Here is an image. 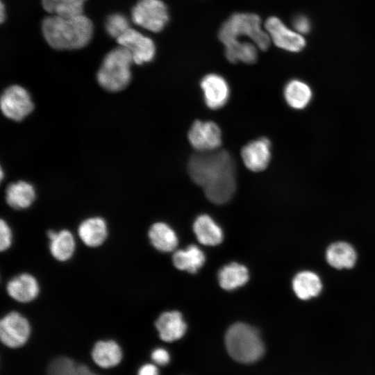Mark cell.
Masks as SVG:
<instances>
[{
  "instance_id": "cell-1",
  "label": "cell",
  "mask_w": 375,
  "mask_h": 375,
  "mask_svg": "<svg viewBox=\"0 0 375 375\" xmlns=\"http://www.w3.org/2000/svg\"><path fill=\"white\" fill-rule=\"evenodd\" d=\"M48 44L58 50L78 49L86 46L93 35V24L85 15L63 17L52 15L42 23Z\"/></svg>"
},
{
  "instance_id": "cell-2",
  "label": "cell",
  "mask_w": 375,
  "mask_h": 375,
  "mask_svg": "<svg viewBox=\"0 0 375 375\" xmlns=\"http://www.w3.org/2000/svg\"><path fill=\"white\" fill-rule=\"evenodd\" d=\"M247 38L259 50L266 51L271 40L260 17L251 12H235L222 24L218 38L224 45L233 40Z\"/></svg>"
},
{
  "instance_id": "cell-3",
  "label": "cell",
  "mask_w": 375,
  "mask_h": 375,
  "mask_svg": "<svg viewBox=\"0 0 375 375\" xmlns=\"http://www.w3.org/2000/svg\"><path fill=\"white\" fill-rule=\"evenodd\" d=\"M188 173L196 184L204 188L226 174L235 173V165L226 151L198 152L189 160Z\"/></svg>"
},
{
  "instance_id": "cell-4",
  "label": "cell",
  "mask_w": 375,
  "mask_h": 375,
  "mask_svg": "<svg viewBox=\"0 0 375 375\" xmlns=\"http://www.w3.org/2000/svg\"><path fill=\"white\" fill-rule=\"evenodd\" d=\"M225 344L229 355L243 363L257 361L265 351L264 344L258 332L249 325L240 322L228 328Z\"/></svg>"
},
{
  "instance_id": "cell-5",
  "label": "cell",
  "mask_w": 375,
  "mask_h": 375,
  "mask_svg": "<svg viewBox=\"0 0 375 375\" xmlns=\"http://www.w3.org/2000/svg\"><path fill=\"white\" fill-rule=\"evenodd\" d=\"M131 52L123 47L109 51L104 57L97 74L99 84L105 90L116 92L125 89L131 79Z\"/></svg>"
},
{
  "instance_id": "cell-6",
  "label": "cell",
  "mask_w": 375,
  "mask_h": 375,
  "mask_svg": "<svg viewBox=\"0 0 375 375\" xmlns=\"http://www.w3.org/2000/svg\"><path fill=\"white\" fill-rule=\"evenodd\" d=\"M131 18L136 25L158 33L167 25L169 15L162 0H139L132 8Z\"/></svg>"
},
{
  "instance_id": "cell-7",
  "label": "cell",
  "mask_w": 375,
  "mask_h": 375,
  "mask_svg": "<svg viewBox=\"0 0 375 375\" xmlns=\"http://www.w3.org/2000/svg\"><path fill=\"white\" fill-rule=\"evenodd\" d=\"M263 26L271 42L280 49L296 53L301 51L306 46L303 35L288 27L277 17H268Z\"/></svg>"
},
{
  "instance_id": "cell-8",
  "label": "cell",
  "mask_w": 375,
  "mask_h": 375,
  "mask_svg": "<svg viewBox=\"0 0 375 375\" xmlns=\"http://www.w3.org/2000/svg\"><path fill=\"white\" fill-rule=\"evenodd\" d=\"M30 333L29 322L18 312L11 311L1 319V341L10 348H18L23 346L27 342Z\"/></svg>"
},
{
  "instance_id": "cell-9",
  "label": "cell",
  "mask_w": 375,
  "mask_h": 375,
  "mask_svg": "<svg viewBox=\"0 0 375 375\" xmlns=\"http://www.w3.org/2000/svg\"><path fill=\"white\" fill-rule=\"evenodd\" d=\"M33 103L29 93L17 85L10 86L1 97V109L3 114L14 121H22L33 109Z\"/></svg>"
},
{
  "instance_id": "cell-10",
  "label": "cell",
  "mask_w": 375,
  "mask_h": 375,
  "mask_svg": "<svg viewBox=\"0 0 375 375\" xmlns=\"http://www.w3.org/2000/svg\"><path fill=\"white\" fill-rule=\"evenodd\" d=\"M188 140L198 152L217 150L222 143L219 127L211 121H195L188 132Z\"/></svg>"
},
{
  "instance_id": "cell-11",
  "label": "cell",
  "mask_w": 375,
  "mask_h": 375,
  "mask_svg": "<svg viewBox=\"0 0 375 375\" xmlns=\"http://www.w3.org/2000/svg\"><path fill=\"white\" fill-rule=\"evenodd\" d=\"M117 42L131 52L133 62L137 65L149 62L155 56L156 46L153 41L135 29L129 28L117 39Z\"/></svg>"
},
{
  "instance_id": "cell-12",
  "label": "cell",
  "mask_w": 375,
  "mask_h": 375,
  "mask_svg": "<svg viewBox=\"0 0 375 375\" xmlns=\"http://www.w3.org/2000/svg\"><path fill=\"white\" fill-rule=\"evenodd\" d=\"M200 85L205 103L209 108L219 109L226 103L230 90L224 77L215 73L208 74L201 79Z\"/></svg>"
},
{
  "instance_id": "cell-13",
  "label": "cell",
  "mask_w": 375,
  "mask_h": 375,
  "mask_svg": "<svg viewBox=\"0 0 375 375\" xmlns=\"http://www.w3.org/2000/svg\"><path fill=\"white\" fill-rule=\"evenodd\" d=\"M271 143L265 138L251 141L241 151L244 165L255 172L267 168L271 160Z\"/></svg>"
},
{
  "instance_id": "cell-14",
  "label": "cell",
  "mask_w": 375,
  "mask_h": 375,
  "mask_svg": "<svg viewBox=\"0 0 375 375\" xmlns=\"http://www.w3.org/2000/svg\"><path fill=\"white\" fill-rule=\"evenodd\" d=\"M6 292L15 301L26 303L33 301L38 297L40 285L35 276L28 273H23L8 282Z\"/></svg>"
},
{
  "instance_id": "cell-15",
  "label": "cell",
  "mask_w": 375,
  "mask_h": 375,
  "mask_svg": "<svg viewBox=\"0 0 375 375\" xmlns=\"http://www.w3.org/2000/svg\"><path fill=\"white\" fill-rule=\"evenodd\" d=\"M78 234L86 246L92 248L98 247L103 244L107 238V224L100 217H89L79 224Z\"/></svg>"
},
{
  "instance_id": "cell-16",
  "label": "cell",
  "mask_w": 375,
  "mask_h": 375,
  "mask_svg": "<svg viewBox=\"0 0 375 375\" xmlns=\"http://www.w3.org/2000/svg\"><path fill=\"white\" fill-rule=\"evenodd\" d=\"M47 235L49 240L50 253L56 260L65 262L73 256L76 249V241L69 231L49 230Z\"/></svg>"
},
{
  "instance_id": "cell-17",
  "label": "cell",
  "mask_w": 375,
  "mask_h": 375,
  "mask_svg": "<svg viewBox=\"0 0 375 375\" xmlns=\"http://www.w3.org/2000/svg\"><path fill=\"white\" fill-rule=\"evenodd\" d=\"M160 338L166 342L180 339L185 334L186 324L178 311L163 312L156 322Z\"/></svg>"
},
{
  "instance_id": "cell-18",
  "label": "cell",
  "mask_w": 375,
  "mask_h": 375,
  "mask_svg": "<svg viewBox=\"0 0 375 375\" xmlns=\"http://www.w3.org/2000/svg\"><path fill=\"white\" fill-rule=\"evenodd\" d=\"M326 258L327 262L334 268L350 269L354 266L357 255L354 248L349 243L337 242L327 248Z\"/></svg>"
},
{
  "instance_id": "cell-19",
  "label": "cell",
  "mask_w": 375,
  "mask_h": 375,
  "mask_svg": "<svg viewBox=\"0 0 375 375\" xmlns=\"http://www.w3.org/2000/svg\"><path fill=\"white\" fill-rule=\"evenodd\" d=\"M35 199L33 186L20 181L10 184L6 191L7 203L16 210L25 209L31 206Z\"/></svg>"
},
{
  "instance_id": "cell-20",
  "label": "cell",
  "mask_w": 375,
  "mask_h": 375,
  "mask_svg": "<svg viewBox=\"0 0 375 375\" xmlns=\"http://www.w3.org/2000/svg\"><path fill=\"white\" fill-rule=\"evenodd\" d=\"M283 95L290 107L301 110L307 107L311 101L312 92L310 87L304 81L292 79L285 85Z\"/></svg>"
},
{
  "instance_id": "cell-21",
  "label": "cell",
  "mask_w": 375,
  "mask_h": 375,
  "mask_svg": "<svg viewBox=\"0 0 375 375\" xmlns=\"http://www.w3.org/2000/svg\"><path fill=\"white\" fill-rule=\"evenodd\" d=\"M235 188V173L226 174L203 188L206 197L216 204L227 202L233 195Z\"/></svg>"
},
{
  "instance_id": "cell-22",
  "label": "cell",
  "mask_w": 375,
  "mask_h": 375,
  "mask_svg": "<svg viewBox=\"0 0 375 375\" xmlns=\"http://www.w3.org/2000/svg\"><path fill=\"white\" fill-rule=\"evenodd\" d=\"M292 288L299 299L308 300L317 297L321 292L322 283L317 274L310 271H303L294 277Z\"/></svg>"
},
{
  "instance_id": "cell-23",
  "label": "cell",
  "mask_w": 375,
  "mask_h": 375,
  "mask_svg": "<svg viewBox=\"0 0 375 375\" xmlns=\"http://www.w3.org/2000/svg\"><path fill=\"white\" fill-rule=\"evenodd\" d=\"M92 357L99 367L110 368L120 362L122 353L120 347L115 341H99L94 346Z\"/></svg>"
},
{
  "instance_id": "cell-24",
  "label": "cell",
  "mask_w": 375,
  "mask_h": 375,
  "mask_svg": "<svg viewBox=\"0 0 375 375\" xmlns=\"http://www.w3.org/2000/svg\"><path fill=\"white\" fill-rule=\"evenodd\" d=\"M193 229L198 241L204 245H217L223 240L221 228L208 215L199 216L194 223Z\"/></svg>"
},
{
  "instance_id": "cell-25",
  "label": "cell",
  "mask_w": 375,
  "mask_h": 375,
  "mask_svg": "<svg viewBox=\"0 0 375 375\" xmlns=\"http://www.w3.org/2000/svg\"><path fill=\"white\" fill-rule=\"evenodd\" d=\"M224 48L225 56L231 62H242L252 64L257 60L259 49L251 41H232L225 44Z\"/></svg>"
},
{
  "instance_id": "cell-26",
  "label": "cell",
  "mask_w": 375,
  "mask_h": 375,
  "mask_svg": "<svg viewBox=\"0 0 375 375\" xmlns=\"http://www.w3.org/2000/svg\"><path fill=\"white\" fill-rule=\"evenodd\" d=\"M149 238L152 245L163 252L172 251L177 246L178 239L174 231L166 224H153L149 231Z\"/></svg>"
},
{
  "instance_id": "cell-27",
  "label": "cell",
  "mask_w": 375,
  "mask_h": 375,
  "mask_svg": "<svg viewBox=\"0 0 375 375\" xmlns=\"http://www.w3.org/2000/svg\"><path fill=\"white\" fill-rule=\"evenodd\" d=\"M249 279L246 267L232 262L222 267L218 274L220 286L226 290H233L244 285Z\"/></svg>"
},
{
  "instance_id": "cell-28",
  "label": "cell",
  "mask_w": 375,
  "mask_h": 375,
  "mask_svg": "<svg viewBox=\"0 0 375 375\" xmlns=\"http://www.w3.org/2000/svg\"><path fill=\"white\" fill-rule=\"evenodd\" d=\"M205 262V255L195 245H190L185 249L176 251L173 256V262L176 268L195 273Z\"/></svg>"
},
{
  "instance_id": "cell-29",
  "label": "cell",
  "mask_w": 375,
  "mask_h": 375,
  "mask_svg": "<svg viewBox=\"0 0 375 375\" xmlns=\"http://www.w3.org/2000/svg\"><path fill=\"white\" fill-rule=\"evenodd\" d=\"M87 0H42L43 8L48 12L63 17L83 14V6Z\"/></svg>"
},
{
  "instance_id": "cell-30",
  "label": "cell",
  "mask_w": 375,
  "mask_h": 375,
  "mask_svg": "<svg viewBox=\"0 0 375 375\" xmlns=\"http://www.w3.org/2000/svg\"><path fill=\"white\" fill-rule=\"evenodd\" d=\"M47 375H78V365L69 358L57 357L48 365Z\"/></svg>"
},
{
  "instance_id": "cell-31",
  "label": "cell",
  "mask_w": 375,
  "mask_h": 375,
  "mask_svg": "<svg viewBox=\"0 0 375 375\" xmlns=\"http://www.w3.org/2000/svg\"><path fill=\"white\" fill-rule=\"evenodd\" d=\"M129 28L127 18L122 14H112L106 19V30L111 37L116 39L124 34Z\"/></svg>"
},
{
  "instance_id": "cell-32",
  "label": "cell",
  "mask_w": 375,
  "mask_h": 375,
  "mask_svg": "<svg viewBox=\"0 0 375 375\" xmlns=\"http://www.w3.org/2000/svg\"><path fill=\"white\" fill-rule=\"evenodd\" d=\"M12 240V230L7 223L3 219L0 221V249L1 251L8 249Z\"/></svg>"
},
{
  "instance_id": "cell-33",
  "label": "cell",
  "mask_w": 375,
  "mask_h": 375,
  "mask_svg": "<svg viewBox=\"0 0 375 375\" xmlns=\"http://www.w3.org/2000/svg\"><path fill=\"white\" fill-rule=\"evenodd\" d=\"M293 29L297 33L303 35L310 32L311 24L309 19L302 15L294 17L292 20Z\"/></svg>"
},
{
  "instance_id": "cell-34",
  "label": "cell",
  "mask_w": 375,
  "mask_h": 375,
  "mask_svg": "<svg viewBox=\"0 0 375 375\" xmlns=\"http://www.w3.org/2000/svg\"><path fill=\"white\" fill-rule=\"evenodd\" d=\"M152 360L160 365H165L169 361L168 352L164 349H156L151 353Z\"/></svg>"
},
{
  "instance_id": "cell-35",
  "label": "cell",
  "mask_w": 375,
  "mask_h": 375,
  "mask_svg": "<svg viewBox=\"0 0 375 375\" xmlns=\"http://www.w3.org/2000/svg\"><path fill=\"white\" fill-rule=\"evenodd\" d=\"M138 375H158V371L155 365L146 364L140 367Z\"/></svg>"
},
{
  "instance_id": "cell-36",
  "label": "cell",
  "mask_w": 375,
  "mask_h": 375,
  "mask_svg": "<svg viewBox=\"0 0 375 375\" xmlns=\"http://www.w3.org/2000/svg\"><path fill=\"white\" fill-rule=\"evenodd\" d=\"M78 375H98L91 371L90 368H88L85 365H78Z\"/></svg>"
},
{
  "instance_id": "cell-37",
  "label": "cell",
  "mask_w": 375,
  "mask_h": 375,
  "mask_svg": "<svg viewBox=\"0 0 375 375\" xmlns=\"http://www.w3.org/2000/svg\"><path fill=\"white\" fill-rule=\"evenodd\" d=\"M6 17V11H5V7L4 4L2 1H1L0 4V22L1 23H3Z\"/></svg>"
}]
</instances>
